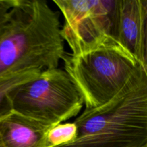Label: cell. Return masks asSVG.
<instances>
[{
	"label": "cell",
	"instance_id": "6da1fadb",
	"mask_svg": "<svg viewBox=\"0 0 147 147\" xmlns=\"http://www.w3.org/2000/svg\"><path fill=\"white\" fill-rule=\"evenodd\" d=\"M60 15L45 0H14L0 34V76L57 68L65 53Z\"/></svg>",
	"mask_w": 147,
	"mask_h": 147
},
{
	"label": "cell",
	"instance_id": "7a4b0ae2",
	"mask_svg": "<svg viewBox=\"0 0 147 147\" xmlns=\"http://www.w3.org/2000/svg\"><path fill=\"white\" fill-rule=\"evenodd\" d=\"M74 123L76 139L57 147H147V70L109 102L85 109Z\"/></svg>",
	"mask_w": 147,
	"mask_h": 147
},
{
	"label": "cell",
	"instance_id": "3957f363",
	"mask_svg": "<svg viewBox=\"0 0 147 147\" xmlns=\"http://www.w3.org/2000/svg\"><path fill=\"white\" fill-rule=\"evenodd\" d=\"M64 70L83 96L86 109L111 100L142 69H146L118 42L80 56L65 52Z\"/></svg>",
	"mask_w": 147,
	"mask_h": 147
},
{
	"label": "cell",
	"instance_id": "277c9868",
	"mask_svg": "<svg viewBox=\"0 0 147 147\" xmlns=\"http://www.w3.org/2000/svg\"><path fill=\"white\" fill-rule=\"evenodd\" d=\"M84 100L64 70H42L16 91L13 111L53 127L77 116Z\"/></svg>",
	"mask_w": 147,
	"mask_h": 147
},
{
	"label": "cell",
	"instance_id": "5b68a950",
	"mask_svg": "<svg viewBox=\"0 0 147 147\" xmlns=\"http://www.w3.org/2000/svg\"><path fill=\"white\" fill-rule=\"evenodd\" d=\"M64 17L60 34L80 56L116 40L119 0H53Z\"/></svg>",
	"mask_w": 147,
	"mask_h": 147
},
{
	"label": "cell",
	"instance_id": "8992f818",
	"mask_svg": "<svg viewBox=\"0 0 147 147\" xmlns=\"http://www.w3.org/2000/svg\"><path fill=\"white\" fill-rule=\"evenodd\" d=\"M146 27V0H119L116 40L147 68Z\"/></svg>",
	"mask_w": 147,
	"mask_h": 147
},
{
	"label": "cell",
	"instance_id": "52a82bcc",
	"mask_svg": "<svg viewBox=\"0 0 147 147\" xmlns=\"http://www.w3.org/2000/svg\"><path fill=\"white\" fill-rule=\"evenodd\" d=\"M51 128L12 111L0 121V138L4 147H46Z\"/></svg>",
	"mask_w": 147,
	"mask_h": 147
},
{
	"label": "cell",
	"instance_id": "ba28073f",
	"mask_svg": "<svg viewBox=\"0 0 147 147\" xmlns=\"http://www.w3.org/2000/svg\"><path fill=\"white\" fill-rule=\"evenodd\" d=\"M41 72L39 69L31 68L11 72L0 76V121L12 113L13 97L17 89L37 78Z\"/></svg>",
	"mask_w": 147,
	"mask_h": 147
},
{
	"label": "cell",
	"instance_id": "9c48e42d",
	"mask_svg": "<svg viewBox=\"0 0 147 147\" xmlns=\"http://www.w3.org/2000/svg\"><path fill=\"white\" fill-rule=\"evenodd\" d=\"M76 136L77 126L74 122L60 123L52 127L47 133L46 147H57L70 143Z\"/></svg>",
	"mask_w": 147,
	"mask_h": 147
},
{
	"label": "cell",
	"instance_id": "30bf717a",
	"mask_svg": "<svg viewBox=\"0 0 147 147\" xmlns=\"http://www.w3.org/2000/svg\"><path fill=\"white\" fill-rule=\"evenodd\" d=\"M14 3V0H0V34L9 18V11Z\"/></svg>",
	"mask_w": 147,
	"mask_h": 147
},
{
	"label": "cell",
	"instance_id": "8fae6325",
	"mask_svg": "<svg viewBox=\"0 0 147 147\" xmlns=\"http://www.w3.org/2000/svg\"><path fill=\"white\" fill-rule=\"evenodd\" d=\"M0 147H4V144H3V143H2V141H1V138H0Z\"/></svg>",
	"mask_w": 147,
	"mask_h": 147
}]
</instances>
